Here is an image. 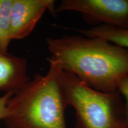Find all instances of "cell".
Listing matches in <instances>:
<instances>
[{
    "mask_svg": "<svg viewBox=\"0 0 128 128\" xmlns=\"http://www.w3.org/2000/svg\"><path fill=\"white\" fill-rule=\"evenodd\" d=\"M14 93V92H6L2 96L0 97V120H3V119L7 116V105L8 102Z\"/></svg>",
    "mask_w": 128,
    "mask_h": 128,
    "instance_id": "obj_10",
    "label": "cell"
},
{
    "mask_svg": "<svg viewBox=\"0 0 128 128\" xmlns=\"http://www.w3.org/2000/svg\"><path fill=\"white\" fill-rule=\"evenodd\" d=\"M50 58L92 88L104 92L117 91L128 76V49L102 38L81 34L46 39Z\"/></svg>",
    "mask_w": 128,
    "mask_h": 128,
    "instance_id": "obj_1",
    "label": "cell"
},
{
    "mask_svg": "<svg viewBox=\"0 0 128 128\" xmlns=\"http://www.w3.org/2000/svg\"><path fill=\"white\" fill-rule=\"evenodd\" d=\"M55 2L54 0H12L11 40H20L28 37L46 11L56 16Z\"/></svg>",
    "mask_w": 128,
    "mask_h": 128,
    "instance_id": "obj_5",
    "label": "cell"
},
{
    "mask_svg": "<svg viewBox=\"0 0 128 128\" xmlns=\"http://www.w3.org/2000/svg\"><path fill=\"white\" fill-rule=\"evenodd\" d=\"M60 80L66 107L76 112V128H128L124 102L118 90H96L63 71Z\"/></svg>",
    "mask_w": 128,
    "mask_h": 128,
    "instance_id": "obj_3",
    "label": "cell"
},
{
    "mask_svg": "<svg viewBox=\"0 0 128 128\" xmlns=\"http://www.w3.org/2000/svg\"><path fill=\"white\" fill-rule=\"evenodd\" d=\"M44 75L37 74L14 92L3 119L7 128H67L60 64L48 59Z\"/></svg>",
    "mask_w": 128,
    "mask_h": 128,
    "instance_id": "obj_2",
    "label": "cell"
},
{
    "mask_svg": "<svg viewBox=\"0 0 128 128\" xmlns=\"http://www.w3.org/2000/svg\"><path fill=\"white\" fill-rule=\"evenodd\" d=\"M80 34L88 38H102L110 42L128 49V30L108 26L100 25L88 29L74 30Z\"/></svg>",
    "mask_w": 128,
    "mask_h": 128,
    "instance_id": "obj_7",
    "label": "cell"
},
{
    "mask_svg": "<svg viewBox=\"0 0 128 128\" xmlns=\"http://www.w3.org/2000/svg\"><path fill=\"white\" fill-rule=\"evenodd\" d=\"M12 0H0V50L7 52L12 40L10 35Z\"/></svg>",
    "mask_w": 128,
    "mask_h": 128,
    "instance_id": "obj_8",
    "label": "cell"
},
{
    "mask_svg": "<svg viewBox=\"0 0 128 128\" xmlns=\"http://www.w3.org/2000/svg\"><path fill=\"white\" fill-rule=\"evenodd\" d=\"M30 79L26 59L0 50L1 92H15Z\"/></svg>",
    "mask_w": 128,
    "mask_h": 128,
    "instance_id": "obj_6",
    "label": "cell"
},
{
    "mask_svg": "<svg viewBox=\"0 0 128 128\" xmlns=\"http://www.w3.org/2000/svg\"><path fill=\"white\" fill-rule=\"evenodd\" d=\"M65 12L81 14L92 27L105 25L128 30V0H63L55 12Z\"/></svg>",
    "mask_w": 128,
    "mask_h": 128,
    "instance_id": "obj_4",
    "label": "cell"
},
{
    "mask_svg": "<svg viewBox=\"0 0 128 128\" xmlns=\"http://www.w3.org/2000/svg\"><path fill=\"white\" fill-rule=\"evenodd\" d=\"M117 90L120 94L122 97H124L126 120L128 124V76L120 81Z\"/></svg>",
    "mask_w": 128,
    "mask_h": 128,
    "instance_id": "obj_9",
    "label": "cell"
}]
</instances>
